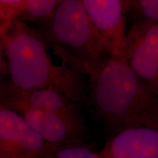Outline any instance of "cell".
Returning <instances> with one entry per match:
<instances>
[{"label": "cell", "mask_w": 158, "mask_h": 158, "mask_svg": "<svg viewBox=\"0 0 158 158\" xmlns=\"http://www.w3.org/2000/svg\"><path fill=\"white\" fill-rule=\"evenodd\" d=\"M3 40L8 80L15 87L55 90L85 104L87 75L30 24L15 19L4 29Z\"/></svg>", "instance_id": "6da1fadb"}, {"label": "cell", "mask_w": 158, "mask_h": 158, "mask_svg": "<svg viewBox=\"0 0 158 158\" xmlns=\"http://www.w3.org/2000/svg\"><path fill=\"white\" fill-rule=\"evenodd\" d=\"M85 103L115 133L141 126L158 127V96L122 56L110 55L89 76Z\"/></svg>", "instance_id": "7a4b0ae2"}, {"label": "cell", "mask_w": 158, "mask_h": 158, "mask_svg": "<svg viewBox=\"0 0 158 158\" xmlns=\"http://www.w3.org/2000/svg\"><path fill=\"white\" fill-rule=\"evenodd\" d=\"M30 25L88 77L111 55L81 0H68L48 19Z\"/></svg>", "instance_id": "3957f363"}, {"label": "cell", "mask_w": 158, "mask_h": 158, "mask_svg": "<svg viewBox=\"0 0 158 158\" xmlns=\"http://www.w3.org/2000/svg\"><path fill=\"white\" fill-rule=\"evenodd\" d=\"M122 56L158 96V23L135 21L127 31Z\"/></svg>", "instance_id": "277c9868"}, {"label": "cell", "mask_w": 158, "mask_h": 158, "mask_svg": "<svg viewBox=\"0 0 158 158\" xmlns=\"http://www.w3.org/2000/svg\"><path fill=\"white\" fill-rule=\"evenodd\" d=\"M56 147L19 113L0 103V158H46Z\"/></svg>", "instance_id": "5b68a950"}, {"label": "cell", "mask_w": 158, "mask_h": 158, "mask_svg": "<svg viewBox=\"0 0 158 158\" xmlns=\"http://www.w3.org/2000/svg\"><path fill=\"white\" fill-rule=\"evenodd\" d=\"M19 113L47 143L64 146L86 143L87 130L83 118L27 106L10 108Z\"/></svg>", "instance_id": "8992f818"}, {"label": "cell", "mask_w": 158, "mask_h": 158, "mask_svg": "<svg viewBox=\"0 0 158 158\" xmlns=\"http://www.w3.org/2000/svg\"><path fill=\"white\" fill-rule=\"evenodd\" d=\"M105 44L114 56H122L127 35L126 11L122 0H81Z\"/></svg>", "instance_id": "52a82bcc"}, {"label": "cell", "mask_w": 158, "mask_h": 158, "mask_svg": "<svg viewBox=\"0 0 158 158\" xmlns=\"http://www.w3.org/2000/svg\"><path fill=\"white\" fill-rule=\"evenodd\" d=\"M100 152L103 158H158V127L141 126L118 131Z\"/></svg>", "instance_id": "ba28073f"}, {"label": "cell", "mask_w": 158, "mask_h": 158, "mask_svg": "<svg viewBox=\"0 0 158 158\" xmlns=\"http://www.w3.org/2000/svg\"><path fill=\"white\" fill-rule=\"evenodd\" d=\"M68 0H26L15 19L33 24L50 17L63 3Z\"/></svg>", "instance_id": "9c48e42d"}, {"label": "cell", "mask_w": 158, "mask_h": 158, "mask_svg": "<svg viewBox=\"0 0 158 158\" xmlns=\"http://www.w3.org/2000/svg\"><path fill=\"white\" fill-rule=\"evenodd\" d=\"M46 158H103L101 152L94 151L86 143L68 144L55 148Z\"/></svg>", "instance_id": "30bf717a"}, {"label": "cell", "mask_w": 158, "mask_h": 158, "mask_svg": "<svg viewBox=\"0 0 158 158\" xmlns=\"http://www.w3.org/2000/svg\"><path fill=\"white\" fill-rule=\"evenodd\" d=\"M137 20L158 23V0H133Z\"/></svg>", "instance_id": "8fae6325"}, {"label": "cell", "mask_w": 158, "mask_h": 158, "mask_svg": "<svg viewBox=\"0 0 158 158\" xmlns=\"http://www.w3.org/2000/svg\"><path fill=\"white\" fill-rule=\"evenodd\" d=\"M26 0H0V25L3 29L14 21Z\"/></svg>", "instance_id": "7c38bea8"}, {"label": "cell", "mask_w": 158, "mask_h": 158, "mask_svg": "<svg viewBox=\"0 0 158 158\" xmlns=\"http://www.w3.org/2000/svg\"><path fill=\"white\" fill-rule=\"evenodd\" d=\"M3 27L0 25V82L5 74H7V66L6 62L5 47L3 40Z\"/></svg>", "instance_id": "4fadbf2b"}, {"label": "cell", "mask_w": 158, "mask_h": 158, "mask_svg": "<svg viewBox=\"0 0 158 158\" xmlns=\"http://www.w3.org/2000/svg\"><path fill=\"white\" fill-rule=\"evenodd\" d=\"M124 2V7H125L127 13L130 12L132 10V6H133V0H122Z\"/></svg>", "instance_id": "5bb4252c"}]
</instances>
